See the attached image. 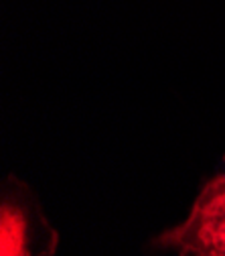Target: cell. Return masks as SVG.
<instances>
[{
	"mask_svg": "<svg viewBox=\"0 0 225 256\" xmlns=\"http://www.w3.org/2000/svg\"><path fill=\"white\" fill-rule=\"evenodd\" d=\"M57 232L28 204L4 196L0 208V256H51Z\"/></svg>",
	"mask_w": 225,
	"mask_h": 256,
	"instance_id": "obj_2",
	"label": "cell"
},
{
	"mask_svg": "<svg viewBox=\"0 0 225 256\" xmlns=\"http://www.w3.org/2000/svg\"><path fill=\"white\" fill-rule=\"evenodd\" d=\"M156 244L179 256H225V173L203 185L187 218Z\"/></svg>",
	"mask_w": 225,
	"mask_h": 256,
	"instance_id": "obj_1",
	"label": "cell"
}]
</instances>
